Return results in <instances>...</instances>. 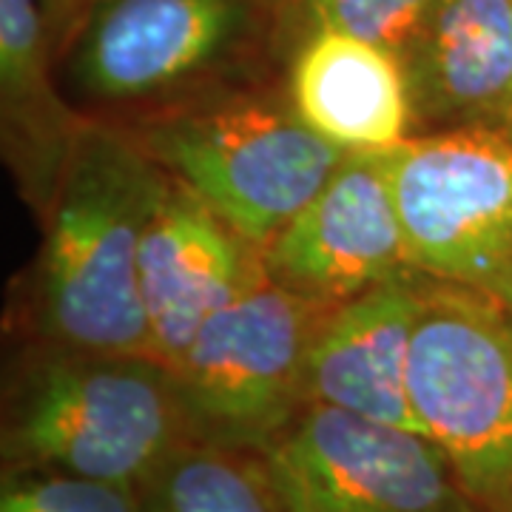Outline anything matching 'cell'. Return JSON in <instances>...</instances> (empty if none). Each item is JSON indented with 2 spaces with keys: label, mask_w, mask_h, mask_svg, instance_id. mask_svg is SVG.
<instances>
[{
  "label": "cell",
  "mask_w": 512,
  "mask_h": 512,
  "mask_svg": "<svg viewBox=\"0 0 512 512\" xmlns=\"http://www.w3.org/2000/svg\"><path fill=\"white\" fill-rule=\"evenodd\" d=\"M163 183V168L123 128H83L9 305L15 342L151 353L140 242Z\"/></svg>",
  "instance_id": "obj_1"
},
{
  "label": "cell",
  "mask_w": 512,
  "mask_h": 512,
  "mask_svg": "<svg viewBox=\"0 0 512 512\" xmlns=\"http://www.w3.org/2000/svg\"><path fill=\"white\" fill-rule=\"evenodd\" d=\"M288 0H97L57 49L86 120L128 128L288 80Z\"/></svg>",
  "instance_id": "obj_2"
},
{
  "label": "cell",
  "mask_w": 512,
  "mask_h": 512,
  "mask_svg": "<svg viewBox=\"0 0 512 512\" xmlns=\"http://www.w3.org/2000/svg\"><path fill=\"white\" fill-rule=\"evenodd\" d=\"M188 441L174 370L151 353L15 342L0 393V470L140 487Z\"/></svg>",
  "instance_id": "obj_3"
},
{
  "label": "cell",
  "mask_w": 512,
  "mask_h": 512,
  "mask_svg": "<svg viewBox=\"0 0 512 512\" xmlns=\"http://www.w3.org/2000/svg\"><path fill=\"white\" fill-rule=\"evenodd\" d=\"M123 131L259 251L348 157L302 120L288 83L222 94Z\"/></svg>",
  "instance_id": "obj_4"
},
{
  "label": "cell",
  "mask_w": 512,
  "mask_h": 512,
  "mask_svg": "<svg viewBox=\"0 0 512 512\" xmlns=\"http://www.w3.org/2000/svg\"><path fill=\"white\" fill-rule=\"evenodd\" d=\"M407 387L464 493L484 512H512V308L427 279Z\"/></svg>",
  "instance_id": "obj_5"
},
{
  "label": "cell",
  "mask_w": 512,
  "mask_h": 512,
  "mask_svg": "<svg viewBox=\"0 0 512 512\" xmlns=\"http://www.w3.org/2000/svg\"><path fill=\"white\" fill-rule=\"evenodd\" d=\"M330 308L265 279L214 313L174 365L194 441L265 450L308 404V353Z\"/></svg>",
  "instance_id": "obj_6"
},
{
  "label": "cell",
  "mask_w": 512,
  "mask_h": 512,
  "mask_svg": "<svg viewBox=\"0 0 512 512\" xmlns=\"http://www.w3.org/2000/svg\"><path fill=\"white\" fill-rule=\"evenodd\" d=\"M410 268L512 308V140L495 128L387 151Z\"/></svg>",
  "instance_id": "obj_7"
},
{
  "label": "cell",
  "mask_w": 512,
  "mask_h": 512,
  "mask_svg": "<svg viewBox=\"0 0 512 512\" xmlns=\"http://www.w3.org/2000/svg\"><path fill=\"white\" fill-rule=\"evenodd\" d=\"M288 512H484L424 433L308 402L259 450Z\"/></svg>",
  "instance_id": "obj_8"
},
{
  "label": "cell",
  "mask_w": 512,
  "mask_h": 512,
  "mask_svg": "<svg viewBox=\"0 0 512 512\" xmlns=\"http://www.w3.org/2000/svg\"><path fill=\"white\" fill-rule=\"evenodd\" d=\"M262 262L274 285L322 305L413 271L387 157L348 154L262 251Z\"/></svg>",
  "instance_id": "obj_9"
},
{
  "label": "cell",
  "mask_w": 512,
  "mask_h": 512,
  "mask_svg": "<svg viewBox=\"0 0 512 512\" xmlns=\"http://www.w3.org/2000/svg\"><path fill=\"white\" fill-rule=\"evenodd\" d=\"M265 279L262 251L165 174L140 242L151 356L174 370L202 325Z\"/></svg>",
  "instance_id": "obj_10"
},
{
  "label": "cell",
  "mask_w": 512,
  "mask_h": 512,
  "mask_svg": "<svg viewBox=\"0 0 512 512\" xmlns=\"http://www.w3.org/2000/svg\"><path fill=\"white\" fill-rule=\"evenodd\" d=\"M427 276H393L333 305L308 353V402L421 433L407 367Z\"/></svg>",
  "instance_id": "obj_11"
},
{
  "label": "cell",
  "mask_w": 512,
  "mask_h": 512,
  "mask_svg": "<svg viewBox=\"0 0 512 512\" xmlns=\"http://www.w3.org/2000/svg\"><path fill=\"white\" fill-rule=\"evenodd\" d=\"M402 66L410 137L498 128L512 109V0H436Z\"/></svg>",
  "instance_id": "obj_12"
},
{
  "label": "cell",
  "mask_w": 512,
  "mask_h": 512,
  "mask_svg": "<svg viewBox=\"0 0 512 512\" xmlns=\"http://www.w3.org/2000/svg\"><path fill=\"white\" fill-rule=\"evenodd\" d=\"M89 123L60 86L43 0H0V151L35 217Z\"/></svg>",
  "instance_id": "obj_13"
},
{
  "label": "cell",
  "mask_w": 512,
  "mask_h": 512,
  "mask_svg": "<svg viewBox=\"0 0 512 512\" xmlns=\"http://www.w3.org/2000/svg\"><path fill=\"white\" fill-rule=\"evenodd\" d=\"M285 83L302 120L345 154H387L413 134L402 60L362 37L308 32Z\"/></svg>",
  "instance_id": "obj_14"
},
{
  "label": "cell",
  "mask_w": 512,
  "mask_h": 512,
  "mask_svg": "<svg viewBox=\"0 0 512 512\" xmlns=\"http://www.w3.org/2000/svg\"><path fill=\"white\" fill-rule=\"evenodd\" d=\"M143 512H288L262 453L188 441L140 484Z\"/></svg>",
  "instance_id": "obj_15"
},
{
  "label": "cell",
  "mask_w": 512,
  "mask_h": 512,
  "mask_svg": "<svg viewBox=\"0 0 512 512\" xmlns=\"http://www.w3.org/2000/svg\"><path fill=\"white\" fill-rule=\"evenodd\" d=\"M436 0H288L293 40L333 29L404 57ZM296 49V46H293Z\"/></svg>",
  "instance_id": "obj_16"
},
{
  "label": "cell",
  "mask_w": 512,
  "mask_h": 512,
  "mask_svg": "<svg viewBox=\"0 0 512 512\" xmlns=\"http://www.w3.org/2000/svg\"><path fill=\"white\" fill-rule=\"evenodd\" d=\"M0 512H143L140 487L52 470H0Z\"/></svg>",
  "instance_id": "obj_17"
},
{
  "label": "cell",
  "mask_w": 512,
  "mask_h": 512,
  "mask_svg": "<svg viewBox=\"0 0 512 512\" xmlns=\"http://www.w3.org/2000/svg\"><path fill=\"white\" fill-rule=\"evenodd\" d=\"M94 3L97 0H43L49 29H52V37H55V55L57 49L63 46V40L69 37V32L80 23V18L92 9Z\"/></svg>",
  "instance_id": "obj_18"
},
{
  "label": "cell",
  "mask_w": 512,
  "mask_h": 512,
  "mask_svg": "<svg viewBox=\"0 0 512 512\" xmlns=\"http://www.w3.org/2000/svg\"><path fill=\"white\" fill-rule=\"evenodd\" d=\"M495 131H501L504 137H510V140H512V109L507 111V117H504V123H501V126L495 128Z\"/></svg>",
  "instance_id": "obj_19"
}]
</instances>
